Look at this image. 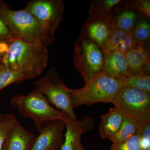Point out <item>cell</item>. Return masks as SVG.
<instances>
[{"label":"cell","mask_w":150,"mask_h":150,"mask_svg":"<svg viewBox=\"0 0 150 150\" xmlns=\"http://www.w3.org/2000/svg\"><path fill=\"white\" fill-rule=\"evenodd\" d=\"M49 56L46 46L17 38L9 42L8 51L1 62L10 69L23 74L28 80L42 74Z\"/></svg>","instance_id":"6da1fadb"},{"label":"cell","mask_w":150,"mask_h":150,"mask_svg":"<svg viewBox=\"0 0 150 150\" xmlns=\"http://www.w3.org/2000/svg\"><path fill=\"white\" fill-rule=\"evenodd\" d=\"M0 16L18 39L46 47L55 41L54 33L49 31L24 8L13 10L0 1Z\"/></svg>","instance_id":"7a4b0ae2"},{"label":"cell","mask_w":150,"mask_h":150,"mask_svg":"<svg viewBox=\"0 0 150 150\" xmlns=\"http://www.w3.org/2000/svg\"><path fill=\"white\" fill-rule=\"evenodd\" d=\"M10 102L21 116L32 119L38 131L50 121L57 120L64 121L69 117L64 112L53 107L46 97L35 89L26 95L15 96Z\"/></svg>","instance_id":"3957f363"},{"label":"cell","mask_w":150,"mask_h":150,"mask_svg":"<svg viewBox=\"0 0 150 150\" xmlns=\"http://www.w3.org/2000/svg\"><path fill=\"white\" fill-rule=\"evenodd\" d=\"M123 88L114 78L103 72L96 76L81 88H69L73 108L97 103H111L116 94Z\"/></svg>","instance_id":"277c9868"},{"label":"cell","mask_w":150,"mask_h":150,"mask_svg":"<svg viewBox=\"0 0 150 150\" xmlns=\"http://www.w3.org/2000/svg\"><path fill=\"white\" fill-rule=\"evenodd\" d=\"M104 63V55L101 49L82 30L75 41L74 64L85 83L101 72Z\"/></svg>","instance_id":"5b68a950"},{"label":"cell","mask_w":150,"mask_h":150,"mask_svg":"<svg viewBox=\"0 0 150 150\" xmlns=\"http://www.w3.org/2000/svg\"><path fill=\"white\" fill-rule=\"evenodd\" d=\"M35 89L46 97L49 103L64 112L70 119L76 121L72 106L69 88L55 68H51L43 77L34 83Z\"/></svg>","instance_id":"8992f818"},{"label":"cell","mask_w":150,"mask_h":150,"mask_svg":"<svg viewBox=\"0 0 150 150\" xmlns=\"http://www.w3.org/2000/svg\"><path fill=\"white\" fill-rule=\"evenodd\" d=\"M150 93L139 89L123 88L114 96L111 103L124 115L139 123L150 118Z\"/></svg>","instance_id":"52a82bcc"},{"label":"cell","mask_w":150,"mask_h":150,"mask_svg":"<svg viewBox=\"0 0 150 150\" xmlns=\"http://www.w3.org/2000/svg\"><path fill=\"white\" fill-rule=\"evenodd\" d=\"M64 7L63 0H32L24 9L54 33L62 21Z\"/></svg>","instance_id":"ba28073f"},{"label":"cell","mask_w":150,"mask_h":150,"mask_svg":"<svg viewBox=\"0 0 150 150\" xmlns=\"http://www.w3.org/2000/svg\"><path fill=\"white\" fill-rule=\"evenodd\" d=\"M66 128L62 120L52 121L42 127L30 150H59L63 143V132Z\"/></svg>","instance_id":"9c48e42d"},{"label":"cell","mask_w":150,"mask_h":150,"mask_svg":"<svg viewBox=\"0 0 150 150\" xmlns=\"http://www.w3.org/2000/svg\"><path fill=\"white\" fill-rule=\"evenodd\" d=\"M129 74L150 75V42H139L125 54Z\"/></svg>","instance_id":"30bf717a"},{"label":"cell","mask_w":150,"mask_h":150,"mask_svg":"<svg viewBox=\"0 0 150 150\" xmlns=\"http://www.w3.org/2000/svg\"><path fill=\"white\" fill-rule=\"evenodd\" d=\"M64 122L66 133L61 150H75L78 142L81 140L82 135L92 131L95 127L93 120L88 116L84 117L80 121H72L68 117Z\"/></svg>","instance_id":"8fae6325"},{"label":"cell","mask_w":150,"mask_h":150,"mask_svg":"<svg viewBox=\"0 0 150 150\" xmlns=\"http://www.w3.org/2000/svg\"><path fill=\"white\" fill-rule=\"evenodd\" d=\"M36 138L17 121L7 138L4 150H30Z\"/></svg>","instance_id":"7c38bea8"},{"label":"cell","mask_w":150,"mask_h":150,"mask_svg":"<svg viewBox=\"0 0 150 150\" xmlns=\"http://www.w3.org/2000/svg\"><path fill=\"white\" fill-rule=\"evenodd\" d=\"M101 72L111 77L124 76L129 75L125 54L117 50L104 55V63Z\"/></svg>","instance_id":"4fadbf2b"},{"label":"cell","mask_w":150,"mask_h":150,"mask_svg":"<svg viewBox=\"0 0 150 150\" xmlns=\"http://www.w3.org/2000/svg\"><path fill=\"white\" fill-rule=\"evenodd\" d=\"M124 114L117 108H110L107 113L101 117L99 134L101 138L110 140L122 125Z\"/></svg>","instance_id":"5bb4252c"},{"label":"cell","mask_w":150,"mask_h":150,"mask_svg":"<svg viewBox=\"0 0 150 150\" xmlns=\"http://www.w3.org/2000/svg\"><path fill=\"white\" fill-rule=\"evenodd\" d=\"M112 18V15L110 18L94 22L82 27V30L101 50L107 40Z\"/></svg>","instance_id":"9a60e30c"},{"label":"cell","mask_w":150,"mask_h":150,"mask_svg":"<svg viewBox=\"0 0 150 150\" xmlns=\"http://www.w3.org/2000/svg\"><path fill=\"white\" fill-rule=\"evenodd\" d=\"M121 0H97L93 1L90 5L88 17L83 25L110 18L112 16L111 11Z\"/></svg>","instance_id":"2e32d148"},{"label":"cell","mask_w":150,"mask_h":150,"mask_svg":"<svg viewBox=\"0 0 150 150\" xmlns=\"http://www.w3.org/2000/svg\"><path fill=\"white\" fill-rule=\"evenodd\" d=\"M112 77L118 81L123 88L125 87L133 88L150 93V75H128L124 76Z\"/></svg>","instance_id":"e0dca14e"},{"label":"cell","mask_w":150,"mask_h":150,"mask_svg":"<svg viewBox=\"0 0 150 150\" xmlns=\"http://www.w3.org/2000/svg\"><path fill=\"white\" fill-rule=\"evenodd\" d=\"M139 125L136 120L130 116L124 115L121 127L110 140L113 144L121 143L136 134Z\"/></svg>","instance_id":"ac0fdd59"},{"label":"cell","mask_w":150,"mask_h":150,"mask_svg":"<svg viewBox=\"0 0 150 150\" xmlns=\"http://www.w3.org/2000/svg\"><path fill=\"white\" fill-rule=\"evenodd\" d=\"M129 32L124 31L117 27L114 22L113 18L107 40L101 49L103 55L117 50L118 46L124 40Z\"/></svg>","instance_id":"d6986e66"},{"label":"cell","mask_w":150,"mask_h":150,"mask_svg":"<svg viewBox=\"0 0 150 150\" xmlns=\"http://www.w3.org/2000/svg\"><path fill=\"white\" fill-rule=\"evenodd\" d=\"M27 80L23 74L10 69L0 62V91L11 84L21 83Z\"/></svg>","instance_id":"ffe728a7"},{"label":"cell","mask_w":150,"mask_h":150,"mask_svg":"<svg viewBox=\"0 0 150 150\" xmlns=\"http://www.w3.org/2000/svg\"><path fill=\"white\" fill-rule=\"evenodd\" d=\"M137 19V15L131 11H125L114 18L117 27L124 31H132Z\"/></svg>","instance_id":"44dd1931"},{"label":"cell","mask_w":150,"mask_h":150,"mask_svg":"<svg viewBox=\"0 0 150 150\" xmlns=\"http://www.w3.org/2000/svg\"><path fill=\"white\" fill-rule=\"evenodd\" d=\"M17 121L13 114H6L4 118L0 120V150H4L7 138Z\"/></svg>","instance_id":"7402d4cb"},{"label":"cell","mask_w":150,"mask_h":150,"mask_svg":"<svg viewBox=\"0 0 150 150\" xmlns=\"http://www.w3.org/2000/svg\"><path fill=\"white\" fill-rule=\"evenodd\" d=\"M141 134V129L139 126L138 131L134 136L119 144H112L110 150H142Z\"/></svg>","instance_id":"603a6c76"},{"label":"cell","mask_w":150,"mask_h":150,"mask_svg":"<svg viewBox=\"0 0 150 150\" xmlns=\"http://www.w3.org/2000/svg\"><path fill=\"white\" fill-rule=\"evenodd\" d=\"M132 34L138 42H149L150 36V24L144 21H140L134 27Z\"/></svg>","instance_id":"cb8c5ba5"},{"label":"cell","mask_w":150,"mask_h":150,"mask_svg":"<svg viewBox=\"0 0 150 150\" xmlns=\"http://www.w3.org/2000/svg\"><path fill=\"white\" fill-rule=\"evenodd\" d=\"M138 123L141 130V149L150 150V118Z\"/></svg>","instance_id":"d4e9b609"},{"label":"cell","mask_w":150,"mask_h":150,"mask_svg":"<svg viewBox=\"0 0 150 150\" xmlns=\"http://www.w3.org/2000/svg\"><path fill=\"white\" fill-rule=\"evenodd\" d=\"M17 38L0 16V40L10 42Z\"/></svg>","instance_id":"484cf974"},{"label":"cell","mask_w":150,"mask_h":150,"mask_svg":"<svg viewBox=\"0 0 150 150\" xmlns=\"http://www.w3.org/2000/svg\"><path fill=\"white\" fill-rule=\"evenodd\" d=\"M138 41L134 37L132 34V31H130L127 36L125 38L124 40L118 46L117 50L121 51L123 54H126L127 51H129L133 46L139 43Z\"/></svg>","instance_id":"4316f807"},{"label":"cell","mask_w":150,"mask_h":150,"mask_svg":"<svg viewBox=\"0 0 150 150\" xmlns=\"http://www.w3.org/2000/svg\"><path fill=\"white\" fill-rule=\"evenodd\" d=\"M135 6L142 12L148 18H150V0H139L135 1Z\"/></svg>","instance_id":"83f0119b"},{"label":"cell","mask_w":150,"mask_h":150,"mask_svg":"<svg viewBox=\"0 0 150 150\" xmlns=\"http://www.w3.org/2000/svg\"><path fill=\"white\" fill-rule=\"evenodd\" d=\"M9 42L0 40V61L8 51Z\"/></svg>","instance_id":"f1b7e54d"},{"label":"cell","mask_w":150,"mask_h":150,"mask_svg":"<svg viewBox=\"0 0 150 150\" xmlns=\"http://www.w3.org/2000/svg\"><path fill=\"white\" fill-rule=\"evenodd\" d=\"M75 150H84L82 144L81 142V140H80L78 142L77 145Z\"/></svg>","instance_id":"f546056e"},{"label":"cell","mask_w":150,"mask_h":150,"mask_svg":"<svg viewBox=\"0 0 150 150\" xmlns=\"http://www.w3.org/2000/svg\"><path fill=\"white\" fill-rule=\"evenodd\" d=\"M6 115V114H4L2 113L1 112H0V120L2 119V118H4L5 117Z\"/></svg>","instance_id":"4dcf8cb0"},{"label":"cell","mask_w":150,"mask_h":150,"mask_svg":"<svg viewBox=\"0 0 150 150\" xmlns=\"http://www.w3.org/2000/svg\"><path fill=\"white\" fill-rule=\"evenodd\" d=\"M0 62H1V61H0Z\"/></svg>","instance_id":"1f68e13d"}]
</instances>
